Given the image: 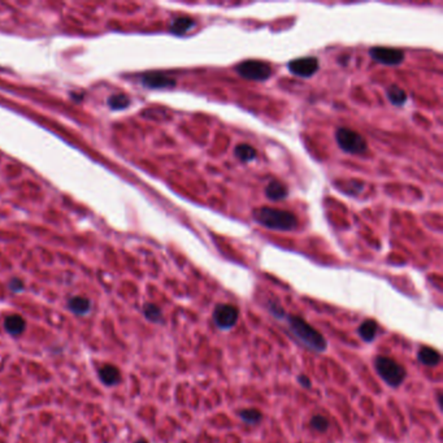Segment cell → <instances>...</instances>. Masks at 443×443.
<instances>
[{
	"mask_svg": "<svg viewBox=\"0 0 443 443\" xmlns=\"http://www.w3.org/2000/svg\"><path fill=\"white\" fill-rule=\"evenodd\" d=\"M68 308L71 309L73 313H75V315L83 316L86 313H89V311L91 309V302L86 296L77 295V296H72L68 300Z\"/></svg>",
	"mask_w": 443,
	"mask_h": 443,
	"instance_id": "12",
	"label": "cell"
},
{
	"mask_svg": "<svg viewBox=\"0 0 443 443\" xmlns=\"http://www.w3.org/2000/svg\"><path fill=\"white\" fill-rule=\"evenodd\" d=\"M135 443H148V442H147V441H146V440H139V441H137V442H135Z\"/></svg>",
	"mask_w": 443,
	"mask_h": 443,
	"instance_id": "25",
	"label": "cell"
},
{
	"mask_svg": "<svg viewBox=\"0 0 443 443\" xmlns=\"http://www.w3.org/2000/svg\"><path fill=\"white\" fill-rule=\"evenodd\" d=\"M107 103H108V105L113 111H121V109H125L126 107H129L130 99L126 95H123V94H113V95H111L108 98Z\"/></svg>",
	"mask_w": 443,
	"mask_h": 443,
	"instance_id": "19",
	"label": "cell"
},
{
	"mask_svg": "<svg viewBox=\"0 0 443 443\" xmlns=\"http://www.w3.org/2000/svg\"><path fill=\"white\" fill-rule=\"evenodd\" d=\"M287 68L293 74L303 77V78H308V77H312L319 69V60L313 56L299 57V59L291 60Z\"/></svg>",
	"mask_w": 443,
	"mask_h": 443,
	"instance_id": "7",
	"label": "cell"
},
{
	"mask_svg": "<svg viewBox=\"0 0 443 443\" xmlns=\"http://www.w3.org/2000/svg\"><path fill=\"white\" fill-rule=\"evenodd\" d=\"M289 326H290V332L299 339L300 342L307 346L308 348L317 352H322L326 350L328 342L324 338V335L320 332H317L316 329L313 328L312 325H309L302 317L299 316H289Z\"/></svg>",
	"mask_w": 443,
	"mask_h": 443,
	"instance_id": "2",
	"label": "cell"
},
{
	"mask_svg": "<svg viewBox=\"0 0 443 443\" xmlns=\"http://www.w3.org/2000/svg\"><path fill=\"white\" fill-rule=\"evenodd\" d=\"M369 55L373 60L385 65H398L404 60V52L402 49H393V47H372L369 49Z\"/></svg>",
	"mask_w": 443,
	"mask_h": 443,
	"instance_id": "8",
	"label": "cell"
},
{
	"mask_svg": "<svg viewBox=\"0 0 443 443\" xmlns=\"http://www.w3.org/2000/svg\"><path fill=\"white\" fill-rule=\"evenodd\" d=\"M195 26V21L191 17H186V16H181V17H177L172 21L171 24V30L172 34L174 35H183L186 34L190 29Z\"/></svg>",
	"mask_w": 443,
	"mask_h": 443,
	"instance_id": "13",
	"label": "cell"
},
{
	"mask_svg": "<svg viewBox=\"0 0 443 443\" xmlns=\"http://www.w3.org/2000/svg\"><path fill=\"white\" fill-rule=\"evenodd\" d=\"M239 317L238 308L233 304H219L213 311V321L220 329L233 328Z\"/></svg>",
	"mask_w": 443,
	"mask_h": 443,
	"instance_id": "6",
	"label": "cell"
},
{
	"mask_svg": "<svg viewBox=\"0 0 443 443\" xmlns=\"http://www.w3.org/2000/svg\"><path fill=\"white\" fill-rule=\"evenodd\" d=\"M9 289H11L13 293H20V291L24 290V282L19 278L11 279V282H9Z\"/></svg>",
	"mask_w": 443,
	"mask_h": 443,
	"instance_id": "23",
	"label": "cell"
},
{
	"mask_svg": "<svg viewBox=\"0 0 443 443\" xmlns=\"http://www.w3.org/2000/svg\"><path fill=\"white\" fill-rule=\"evenodd\" d=\"M99 378L107 386H115L121 380V372L120 369L113 364H104L99 368Z\"/></svg>",
	"mask_w": 443,
	"mask_h": 443,
	"instance_id": "10",
	"label": "cell"
},
{
	"mask_svg": "<svg viewBox=\"0 0 443 443\" xmlns=\"http://www.w3.org/2000/svg\"><path fill=\"white\" fill-rule=\"evenodd\" d=\"M265 195L271 200H282L287 197V189L282 182H279L277 179L268 183V186L265 189Z\"/></svg>",
	"mask_w": 443,
	"mask_h": 443,
	"instance_id": "15",
	"label": "cell"
},
{
	"mask_svg": "<svg viewBox=\"0 0 443 443\" xmlns=\"http://www.w3.org/2000/svg\"><path fill=\"white\" fill-rule=\"evenodd\" d=\"M374 367L378 376L393 388H398L406 378V369L394 359L388 356H377L374 360Z\"/></svg>",
	"mask_w": 443,
	"mask_h": 443,
	"instance_id": "3",
	"label": "cell"
},
{
	"mask_svg": "<svg viewBox=\"0 0 443 443\" xmlns=\"http://www.w3.org/2000/svg\"><path fill=\"white\" fill-rule=\"evenodd\" d=\"M4 329L7 330L8 334L13 335V337H19L25 332L26 321L20 315H8L4 319Z\"/></svg>",
	"mask_w": 443,
	"mask_h": 443,
	"instance_id": "11",
	"label": "cell"
},
{
	"mask_svg": "<svg viewBox=\"0 0 443 443\" xmlns=\"http://www.w3.org/2000/svg\"><path fill=\"white\" fill-rule=\"evenodd\" d=\"M335 141L338 143L339 148L352 155H361L368 149L364 137L347 127H339L335 131Z\"/></svg>",
	"mask_w": 443,
	"mask_h": 443,
	"instance_id": "4",
	"label": "cell"
},
{
	"mask_svg": "<svg viewBox=\"0 0 443 443\" xmlns=\"http://www.w3.org/2000/svg\"><path fill=\"white\" fill-rule=\"evenodd\" d=\"M234 155L243 163H251L256 159V149L249 145H239L235 147Z\"/></svg>",
	"mask_w": 443,
	"mask_h": 443,
	"instance_id": "17",
	"label": "cell"
},
{
	"mask_svg": "<svg viewBox=\"0 0 443 443\" xmlns=\"http://www.w3.org/2000/svg\"><path fill=\"white\" fill-rule=\"evenodd\" d=\"M386 95H388L389 100L394 105H403L407 101L406 91L396 85H391L386 91Z\"/></svg>",
	"mask_w": 443,
	"mask_h": 443,
	"instance_id": "18",
	"label": "cell"
},
{
	"mask_svg": "<svg viewBox=\"0 0 443 443\" xmlns=\"http://www.w3.org/2000/svg\"><path fill=\"white\" fill-rule=\"evenodd\" d=\"M143 313H145L146 319L151 321V322H161V320H163L161 309L156 304H152V303H148V304L145 305Z\"/></svg>",
	"mask_w": 443,
	"mask_h": 443,
	"instance_id": "21",
	"label": "cell"
},
{
	"mask_svg": "<svg viewBox=\"0 0 443 443\" xmlns=\"http://www.w3.org/2000/svg\"><path fill=\"white\" fill-rule=\"evenodd\" d=\"M298 381H299V384L302 385L303 388H309V386H311V380H309L308 377L305 376V374H300V376H298Z\"/></svg>",
	"mask_w": 443,
	"mask_h": 443,
	"instance_id": "24",
	"label": "cell"
},
{
	"mask_svg": "<svg viewBox=\"0 0 443 443\" xmlns=\"http://www.w3.org/2000/svg\"><path fill=\"white\" fill-rule=\"evenodd\" d=\"M311 426H312L315 430H319V432H325L326 429L329 428V421L326 417L321 416V415H316L311 418Z\"/></svg>",
	"mask_w": 443,
	"mask_h": 443,
	"instance_id": "22",
	"label": "cell"
},
{
	"mask_svg": "<svg viewBox=\"0 0 443 443\" xmlns=\"http://www.w3.org/2000/svg\"><path fill=\"white\" fill-rule=\"evenodd\" d=\"M377 330H378V324L374 320H365L359 326V334L365 342H372L376 338Z\"/></svg>",
	"mask_w": 443,
	"mask_h": 443,
	"instance_id": "16",
	"label": "cell"
},
{
	"mask_svg": "<svg viewBox=\"0 0 443 443\" xmlns=\"http://www.w3.org/2000/svg\"><path fill=\"white\" fill-rule=\"evenodd\" d=\"M142 83L149 89H169L174 87L175 79L164 73H147L142 77Z\"/></svg>",
	"mask_w": 443,
	"mask_h": 443,
	"instance_id": "9",
	"label": "cell"
},
{
	"mask_svg": "<svg viewBox=\"0 0 443 443\" xmlns=\"http://www.w3.org/2000/svg\"><path fill=\"white\" fill-rule=\"evenodd\" d=\"M253 219L263 226L272 230H293L298 225V219L294 213L272 207H260L252 212Z\"/></svg>",
	"mask_w": 443,
	"mask_h": 443,
	"instance_id": "1",
	"label": "cell"
},
{
	"mask_svg": "<svg viewBox=\"0 0 443 443\" xmlns=\"http://www.w3.org/2000/svg\"><path fill=\"white\" fill-rule=\"evenodd\" d=\"M239 417L242 418L245 422L249 425H255L257 422H260V420L263 418V415L259 410H255V408H246V410H241L238 412Z\"/></svg>",
	"mask_w": 443,
	"mask_h": 443,
	"instance_id": "20",
	"label": "cell"
},
{
	"mask_svg": "<svg viewBox=\"0 0 443 443\" xmlns=\"http://www.w3.org/2000/svg\"><path fill=\"white\" fill-rule=\"evenodd\" d=\"M235 71L241 77L249 81H267L272 75V68L260 60H246L237 65Z\"/></svg>",
	"mask_w": 443,
	"mask_h": 443,
	"instance_id": "5",
	"label": "cell"
},
{
	"mask_svg": "<svg viewBox=\"0 0 443 443\" xmlns=\"http://www.w3.org/2000/svg\"><path fill=\"white\" fill-rule=\"evenodd\" d=\"M417 359L426 367H436L440 364L441 354L430 347H421L420 351L417 352Z\"/></svg>",
	"mask_w": 443,
	"mask_h": 443,
	"instance_id": "14",
	"label": "cell"
}]
</instances>
